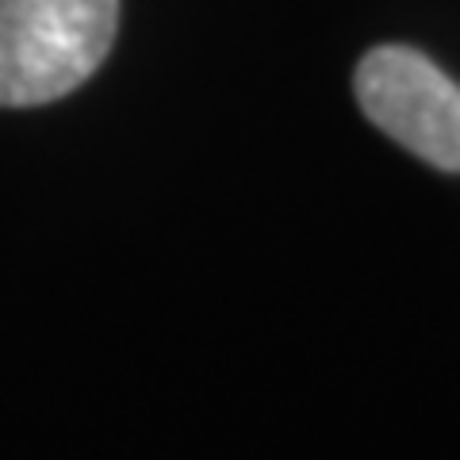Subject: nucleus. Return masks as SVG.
<instances>
[{
  "mask_svg": "<svg viewBox=\"0 0 460 460\" xmlns=\"http://www.w3.org/2000/svg\"><path fill=\"white\" fill-rule=\"evenodd\" d=\"M357 104L426 165L460 172V84L411 47H376L353 74Z\"/></svg>",
  "mask_w": 460,
  "mask_h": 460,
  "instance_id": "2",
  "label": "nucleus"
},
{
  "mask_svg": "<svg viewBox=\"0 0 460 460\" xmlns=\"http://www.w3.org/2000/svg\"><path fill=\"white\" fill-rule=\"evenodd\" d=\"M119 0H0V108L62 100L108 58Z\"/></svg>",
  "mask_w": 460,
  "mask_h": 460,
  "instance_id": "1",
  "label": "nucleus"
}]
</instances>
